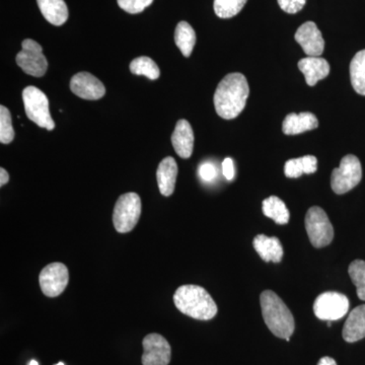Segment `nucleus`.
<instances>
[{"instance_id":"f257e3e1","label":"nucleus","mask_w":365,"mask_h":365,"mask_svg":"<svg viewBox=\"0 0 365 365\" xmlns=\"http://www.w3.org/2000/svg\"><path fill=\"white\" fill-rule=\"evenodd\" d=\"M250 95L248 81L240 72L227 74L216 88L215 108L218 116L225 120L239 116L247 105Z\"/></svg>"},{"instance_id":"f03ea898","label":"nucleus","mask_w":365,"mask_h":365,"mask_svg":"<svg viewBox=\"0 0 365 365\" xmlns=\"http://www.w3.org/2000/svg\"><path fill=\"white\" fill-rule=\"evenodd\" d=\"M175 306L191 318L208 321L217 314V306L207 290L198 285H182L174 294Z\"/></svg>"},{"instance_id":"7ed1b4c3","label":"nucleus","mask_w":365,"mask_h":365,"mask_svg":"<svg viewBox=\"0 0 365 365\" xmlns=\"http://www.w3.org/2000/svg\"><path fill=\"white\" fill-rule=\"evenodd\" d=\"M262 314L269 330L276 337L289 342L294 332L295 323L292 312L272 290H265L260 297Z\"/></svg>"},{"instance_id":"20e7f679","label":"nucleus","mask_w":365,"mask_h":365,"mask_svg":"<svg viewBox=\"0 0 365 365\" xmlns=\"http://www.w3.org/2000/svg\"><path fill=\"white\" fill-rule=\"evenodd\" d=\"M23 102L26 115L31 121L41 128L53 130L55 123L49 110V101L47 96L36 86H26L23 91Z\"/></svg>"},{"instance_id":"39448f33","label":"nucleus","mask_w":365,"mask_h":365,"mask_svg":"<svg viewBox=\"0 0 365 365\" xmlns=\"http://www.w3.org/2000/svg\"><path fill=\"white\" fill-rule=\"evenodd\" d=\"M141 199L136 193H126L119 197L114 212L113 223L120 234H127L136 227L141 215Z\"/></svg>"},{"instance_id":"423d86ee","label":"nucleus","mask_w":365,"mask_h":365,"mask_svg":"<svg viewBox=\"0 0 365 365\" xmlns=\"http://www.w3.org/2000/svg\"><path fill=\"white\" fill-rule=\"evenodd\" d=\"M304 223L309 242L314 248H324L332 242L333 225L323 209L318 206L309 208Z\"/></svg>"},{"instance_id":"0eeeda50","label":"nucleus","mask_w":365,"mask_h":365,"mask_svg":"<svg viewBox=\"0 0 365 365\" xmlns=\"http://www.w3.org/2000/svg\"><path fill=\"white\" fill-rule=\"evenodd\" d=\"M362 179V168L359 158L348 155L341 160L340 167L333 170L331 187L338 195L355 188Z\"/></svg>"},{"instance_id":"6e6552de","label":"nucleus","mask_w":365,"mask_h":365,"mask_svg":"<svg viewBox=\"0 0 365 365\" xmlns=\"http://www.w3.org/2000/svg\"><path fill=\"white\" fill-rule=\"evenodd\" d=\"M21 47L23 49L16 55V64L29 76L42 78L48 68L42 46L32 39H26L21 43Z\"/></svg>"},{"instance_id":"1a4fd4ad","label":"nucleus","mask_w":365,"mask_h":365,"mask_svg":"<svg viewBox=\"0 0 365 365\" xmlns=\"http://www.w3.org/2000/svg\"><path fill=\"white\" fill-rule=\"evenodd\" d=\"M349 306L346 295L335 292H324L314 300V313L323 321H337L347 314Z\"/></svg>"},{"instance_id":"9d476101","label":"nucleus","mask_w":365,"mask_h":365,"mask_svg":"<svg viewBox=\"0 0 365 365\" xmlns=\"http://www.w3.org/2000/svg\"><path fill=\"white\" fill-rule=\"evenodd\" d=\"M41 289L48 297H57L63 294L69 282L68 269L64 264L52 263L41 271L39 276Z\"/></svg>"},{"instance_id":"9b49d317","label":"nucleus","mask_w":365,"mask_h":365,"mask_svg":"<svg viewBox=\"0 0 365 365\" xmlns=\"http://www.w3.org/2000/svg\"><path fill=\"white\" fill-rule=\"evenodd\" d=\"M143 365H169L172 359V348L170 343L160 334H148L143 341Z\"/></svg>"},{"instance_id":"f8f14e48","label":"nucleus","mask_w":365,"mask_h":365,"mask_svg":"<svg viewBox=\"0 0 365 365\" xmlns=\"http://www.w3.org/2000/svg\"><path fill=\"white\" fill-rule=\"evenodd\" d=\"M295 41L309 57L321 56L325 49V41L314 21H307L297 29Z\"/></svg>"},{"instance_id":"ddd939ff","label":"nucleus","mask_w":365,"mask_h":365,"mask_svg":"<svg viewBox=\"0 0 365 365\" xmlns=\"http://www.w3.org/2000/svg\"><path fill=\"white\" fill-rule=\"evenodd\" d=\"M71 90L78 97L90 101L100 100L106 93L102 81L88 72H79L72 76Z\"/></svg>"},{"instance_id":"4468645a","label":"nucleus","mask_w":365,"mask_h":365,"mask_svg":"<svg viewBox=\"0 0 365 365\" xmlns=\"http://www.w3.org/2000/svg\"><path fill=\"white\" fill-rule=\"evenodd\" d=\"M172 143L180 158L191 157L194 148V132L187 120L182 119L178 121L176 128L173 132Z\"/></svg>"},{"instance_id":"2eb2a0df","label":"nucleus","mask_w":365,"mask_h":365,"mask_svg":"<svg viewBox=\"0 0 365 365\" xmlns=\"http://www.w3.org/2000/svg\"><path fill=\"white\" fill-rule=\"evenodd\" d=\"M299 71L304 73L307 86H314L330 73V64L322 57H307L299 60Z\"/></svg>"},{"instance_id":"dca6fc26","label":"nucleus","mask_w":365,"mask_h":365,"mask_svg":"<svg viewBox=\"0 0 365 365\" xmlns=\"http://www.w3.org/2000/svg\"><path fill=\"white\" fill-rule=\"evenodd\" d=\"M318 118L314 116L313 113L306 112L300 114L287 115L282 124L283 133L287 135H297L304 132L314 130L318 128Z\"/></svg>"},{"instance_id":"f3484780","label":"nucleus","mask_w":365,"mask_h":365,"mask_svg":"<svg viewBox=\"0 0 365 365\" xmlns=\"http://www.w3.org/2000/svg\"><path fill=\"white\" fill-rule=\"evenodd\" d=\"M178 176V165L175 158H163L157 170V180L160 194L169 197L174 193Z\"/></svg>"},{"instance_id":"a211bd4d","label":"nucleus","mask_w":365,"mask_h":365,"mask_svg":"<svg viewBox=\"0 0 365 365\" xmlns=\"http://www.w3.org/2000/svg\"><path fill=\"white\" fill-rule=\"evenodd\" d=\"M253 246L263 261L279 263L282 260L283 248L278 237L258 235L254 239Z\"/></svg>"},{"instance_id":"6ab92c4d","label":"nucleus","mask_w":365,"mask_h":365,"mask_svg":"<svg viewBox=\"0 0 365 365\" xmlns=\"http://www.w3.org/2000/svg\"><path fill=\"white\" fill-rule=\"evenodd\" d=\"M342 335L348 343L357 342L365 338V304L355 307L349 314Z\"/></svg>"},{"instance_id":"aec40b11","label":"nucleus","mask_w":365,"mask_h":365,"mask_svg":"<svg viewBox=\"0 0 365 365\" xmlns=\"http://www.w3.org/2000/svg\"><path fill=\"white\" fill-rule=\"evenodd\" d=\"M43 16L54 26H62L68 19V9L64 0H37Z\"/></svg>"},{"instance_id":"412c9836","label":"nucleus","mask_w":365,"mask_h":365,"mask_svg":"<svg viewBox=\"0 0 365 365\" xmlns=\"http://www.w3.org/2000/svg\"><path fill=\"white\" fill-rule=\"evenodd\" d=\"M262 209H263L264 215L273 220L277 225H284L289 222V210L278 197H268L263 201Z\"/></svg>"},{"instance_id":"4be33fe9","label":"nucleus","mask_w":365,"mask_h":365,"mask_svg":"<svg viewBox=\"0 0 365 365\" xmlns=\"http://www.w3.org/2000/svg\"><path fill=\"white\" fill-rule=\"evenodd\" d=\"M175 42L185 57H189L196 44V34L187 21H180L175 31Z\"/></svg>"},{"instance_id":"5701e85b","label":"nucleus","mask_w":365,"mask_h":365,"mask_svg":"<svg viewBox=\"0 0 365 365\" xmlns=\"http://www.w3.org/2000/svg\"><path fill=\"white\" fill-rule=\"evenodd\" d=\"M350 79L354 91L365 96V49L353 57L350 63Z\"/></svg>"},{"instance_id":"b1692460","label":"nucleus","mask_w":365,"mask_h":365,"mask_svg":"<svg viewBox=\"0 0 365 365\" xmlns=\"http://www.w3.org/2000/svg\"><path fill=\"white\" fill-rule=\"evenodd\" d=\"M130 71L136 76H144L155 81L160 78V71L158 64L150 57L141 56L134 59L130 63Z\"/></svg>"},{"instance_id":"393cba45","label":"nucleus","mask_w":365,"mask_h":365,"mask_svg":"<svg viewBox=\"0 0 365 365\" xmlns=\"http://www.w3.org/2000/svg\"><path fill=\"white\" fill-rule=\"evenodd\" d=\"M248 0H215L213 9L218 18L230 19L237 16Z\"/></svg>"},{"instance_id":"a878e982","label":"nucleus","mask_w":365,"mask_h":365,"mask_svg":"<svg viewBox=\"0 0 365 365\" xmlns=\"http://www.w3.org/2000/svg\"><path fill=\"white\" fill-rule=\"evenodd\" d=\"M348 273L353 284L356 287L357 297L361 300H365V262L353 261L348 268Z\"/></svg>"},{"instance_id":"bb28decb","label":"nucleus","mask_w":365,"mask_h":365,"mask_svg":"<svg viewBox=\"0 0 365 365\" xmlns=\"http://www.w3.org/2000/svg\"><path fill=\"white\" fill-rule=\"evenodd\" d=\"M14 139L13 120L9 110L0 106V143L9 144Z\"/></svg>"},{"instance_id":"cd10ccee","label":"nucleus","mask_w":365,"mask_h":365,"mask_svg":"<svg viewBox=\"0 0 365 365\" xmlns=\"http://www.w3.org/2000/svg\"><path fill=\"white\" fill-rule=\"evenodd\" d=\"M118 6L126 13L136 14L143 13L146 7L153 4V0H117Z\"/></svg>"},{"instance_id":"c85d7f7f","label":"nucleus","mask_w":365,"mask_h":365,"mask_svg":"<svg viewBox=\"0 0 365 365\" xmlns=\"http://www.w3.org/2000/svg\"><path fill=\"white\" fill-rule=\"evenodd\" d=\"M284 174L287 178H292V179L302 177L304 174L302 158H292V160H287L284 165Z\"/></svg>"},{"instance_id":"c756f323","label":"nucleus","mask_w":365,"mask_h":365,"mask_svg":"<svg viewBox=\"0 0 365 365\" xmlns=\"http://www.w3.org/2000/svg\"><path fill=\"white\" fill-rule=\"evenodd\" d=\"M306 4L307 0H278L281 9L290 14L299 13Z\"/></svg>"},{"instance_id":"7c9ffc66","label":"nucleus","mask_w":365,"mask_h":365,"mask_svg":"<svg viewBox=\"0 0 365 365\" xmlns=\"http://www.w3.org/2000/svg\"><path fill=\"white\" fill-rule=\"evenodd\" d=\"M217 172L215 165L210 163H204L199 167V176L205 182H211L215 179Z\"/></svg>"},{"instance_id":"2f4dec72","label":"nucleus","mask_w":365,"mask_h":365,"mask_svg":"<svg viewBox=\"0 0 365 365\" xmlns=\"http://www.w3.org/2000/svg\"><path fill=\"white\" fill-rule=\"evenodd\" d=\"M302 163L304 165V174H314L318 170V160L314 155H306L302 157Z\"/></svg>"},{"instance_id":"473e14b6","label":"nucleus","mask_w":365,"mask_h":365,"mask_svg":"<svg viewBox=\"0 0 365 365\" xmlns=\"http://www.w3.org/2000/svg\"><path fill=\"white\" fill-rule=\"evenodd\" d=\"M222 172L225 177L227 178L228 181L234 179L235 178V165L234 160L232 158H227L222 162Z\"/></svg>"},{"instance_id":"72a5a7b5","label":"nucleus","mask_w":365,"mask_h":365,"mask_svg":"<svg viewBox=\"0 0 365 365\" xmlns=\"http://www.w3.org/2000/svg\"><path fill=\"white\" fill-rule=\"evenodd\" d=\"M9 181V175L4 168L0 169V186H4Z\"/></svg>"},{"instance_id":"f704fd0d","label":"nucleus","mask_w":365,"mask_h":365,"mask_svg":"<svg viewBox=\"0 0 365 365\" xmlns=\"http://www.w3.org/2000/svg\"><path fill=\"white\" fill-rule=\"evenodd\" d=\"M318 365H337V364H336L335 360L332 357L326 356L319 359Z\"/></svg>"},{"instance_id":"c9c22d12","label":"nucleus","mask_w":365,"mask_h":365,"mask_svg":"<svg viewBox=\"0 0 365 365\" xmlns=\"http://www.w3.org/2000/svg\"><path fill=\"white\" fill-rule=\"evenodd\" d=\"M29 365H39V364H38V362L36 361V360H32V361H31L30 364Z\"/></svg>"},{"instance_id":"e433bc0d","label":"nucleus","mask_w":365,"mask_h":365,"mask_svg":"<svg viewBox=\"0 0 365 365\" xmlns=\"http://www.w3.org/2000/svg\"><path fill=\"white\" fill-rule=\"evenodd\" d=\"M56 365H64L63 362H59L58 364H56Z\"/></svg>"}]
</instances>
